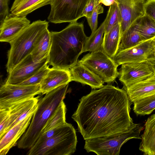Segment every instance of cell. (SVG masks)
<instances>
[{
    "label": "cell",
    "instance_id": "obj_1",
    "mask_svg": "<svg viewBox=\"0 0 155 155\" xmlns=\"http://www.w3.org/2000/svg\"><path fill=\"white\" fill-rule=\"evenodd\" d=\"M79 101L71 117L84 140L118 134L136 124L130 115L132 103L124 87L108 84Z\"/></svg>",
    "mask_w": 155,
    "mask_h": 155
},
{
    "label": "cell",
    "instance_id": "obj_2",
    "mask_svg": "<svg viewBox=\"0 0 155 155\" xmlns=\"http://www.w3.org/2000/svg\"><path fill=\"white\" fill-rule=\"evenodd\" d=\"M51 35L48 63L55 68L70 69L78 62L88 37L83 23H71L61 31L51 32Z\"/></svg>",
    "mask_w": 155,
    "mask_h": 155
},
{
    "label": "cell",
    "instance_id": "obj_3",
    "mask_svg": "<svg viewBox=\"0 0 155 155\" xmlns=\"http://www.w3.org/2000/svg\"><path fill=\"white\" fill-rule=\"evenodd\" d=\"M68 84L62 85L46 93L39 99L38 107L27 129L17 144L18 148L29 149L41 136L42 130L51 114L67 93Z\"/></svg>",
    "mask_w": 155,
    "mask_h": 155
},
{
    "label": "cell",
    "instance_id": "obj_4",
    "mask_svg": "<svg viewBox=\"0 0 155 155\" xmlns=\"http://www.w3.org/2000/svg\"><path fill=\"white\" fill-rule=\"evenodd\" d=\"M48 27V22L45 20L33 21L9 43L6 64L8 73L31 54L38 39Z\"/></svg>",
    "mask_w": 155,
    "mask_h": 155
},
{
    "label": "cell",
    "instance_id": "obj_5",
    "mask_svg": "<svg viewBox=\"0 0 155 155\" xmlns=\"http://www.w3.org/2000/svg\"><path fill=\"white\" fill-rule=\"evenodd\" d=\"M76 131L72 124L61 126L51 137L37 148L29 149L28 155H70L76 150Z\"/></svg>",
    "mask_w": 155,
    "mask_h": 155
},
{
    "label": "cell",
    "instance_id": "obj_6",
    "mask_svg": "<svg viewBox=\"0 0 155 155\" xmlns=\"http://www.w3.org/2000/svg\"><path fill=\"white\" fill-rule=\"evenodd\" d=\"M143 127L136 125L127 131L116 135L85 140L84 149L87 152L98 155H118L123 145L132 139H141Z\"/></svg>",
    "mask_w": 155,
    "mask_h": 155
},
{
    "label": "cell",
    "instance_id": "obj_7",
    "mask_svg": "<svg viewBox=\"0 0 155 155\" xmlns=\"http://www.w3.org/2000/svg\"><path fill=\"white\" fill-rule=\"evenodd\" d=\"M78 62L98 76L104 82L110 84L118 77V66L113 59L102 51L88 53Z\"/></svg>",
    "mask_w": 155,
    "mask_h": 155
},
{
    "label": "cell",
    "instance_id": "obj_8",
    "mask_svg": "<svg viewBox=\"0 0 155 155\" xmlns=\"http://www.w3.org/2000/svg\"><path fill=\"white\" fill-rule=\"evenodd\" d=\"M89 0H52L48 19L54 24L77 21Z\"/></svg>",
    "mask_w": 155,
    "mask_h": 155
},
{
    "label": "cell",
    "instance_id": "obj_9",
    "mask_svg": "<svg viewBox=\"0 0 155 155\" xmlns=\"http://www.w3.org/2000/svg\"><path fill=\"white\" fill-rule=\"evenodd\" d=\"M41 93L40 84L25 85L4 83L0 88V110H7L13 105Z\"/></svg>",
    "mask_w": 155,
    "mask_h": 155
},
{
    "label": "cell",
    "instance_id": "obj_10",
    "mask_svg": "<svg viewBox=\"0 0 155 155\" xmlns=\"http://www.w3.org/2000/svg\"><path fill=\"white\" fill-rule=\"evenodd\" d=\"M119 72V80L124 88L147 79L155 73L147 61L123 64Z\"/></svg>",
    "mask_w": 155,
    "mask_h": 155
},
{
    "label": "cell",
    "instance_id": "obj_11",
    "mask_svg": "<svg viewBox=\"0 0 155 155\" xmlns=\"http://www.w3.org/2000/svg\"><path fill=\"white\" fill-rule=\"evenodd\" d=\"M152 40L145 41L117 52L114 60L119 66L124 63L140 62L155 58Z\"/></svg>",
    "mask_w": 155,
    "mask_h": 155
},
{
    "label": "cell",
    "instance_id": "obj_12",
    "mask_svg": "<svg viewBox=\"0 0 155 155\" xmlns=\"http://www.w3.org/2000/svg\"><path fill=\"white\" fill-rule=\"evenodd\" d=\"M48 63V57L35 63L33 61L31 54L29 55L8 73L5 83L18 84L29 78Z\"/></svg>",
    "mask_w": 155,
    "mask_h": 155
},
{
    "label": "cell",
    "instance_id": "obj_13",
    "mask_svg": "<svg viewBox=\"0 0 155 155\" xmlns=\"http://www.w3.org/2000/svg\"><path fill=\"white\" fill-rule=\"evenodd\" d=\"M121 17L120 24L121 37L127 29L144 14L146 0H115Z\"/></svg>",
    "mask_w": 155,
    "mask_h": 155
},
{
    "label": "cell",
    "instance_id": "obj_14",
    "mask_svg": "<svg viewBox=\"0 0 155 155\" xmlns=\"http://www.w3.org/2000/svg\"><path fill=\"white\" fill-rule=\"evenodd\" d=\"M0 22V41L9 43L31 24L26 16L11 13Z\"/></svg>",
    "mask_w": 155,
    "mask_h": 155
},
{
    "label": "cell",
    "instance_id": "obj_15",
    "mask_svg": "<svg viewBox=\"0 0 155 155\" xmlns=\"http://www.w3.org/2000/svg\"><path fill=\"white\" fill-rule=\"evenodd\" d=\"M39 97L38 96L24 100L13 105L7 109L8 117L5 134L18 123L30 114L35 112L38 107Z\"/></svg>",
    "mask_w": 155,
    "mask_h": 155
},
{
    "label": "cell",
    "instance_id": "obj_16",
    "mask_svg": "<svg viewBox=\"0 0 155 155\" xmlns=\"http://www.w3.org/2000/svg\"><path fill=\"white\" fill-rule=\"evenodd\" d=\"M35 113H31L8 130L0 139V155L7 154L28 127Z\"/></svg>",
    "mask_w": 155,
    "mask_h": 155
},
{
    "label": "cell",
    "instance_id": "obj_17",
    "mask_svg": "<svg viewBox=\"0 0 155 155\" xmlns=\"http://www.w3.org/2000/svg\"><path fill=\"white\" fill-rule=\"evenodd\" d=\"M71 81L69 69L50 68L40 84L41 94H45L59 87L69 84Z\"/></svg>",
    "mask_w": 155,
    "mask_h": 155
},
{
    "label": "cell",
    "instance_id": "obj_18",
    "mask_svg": "<svg viewBox=\"0 0 155 155\" xmlns=\"http://www.w3.org/2000/svg\"><path fill=\"white\" fill-rule=\"evenodd\" d=\"M69 70L71 81L88 85L94 89L100 88L104 86V82L100 77L78 61Z\"/></svg>",
    "mask_w": 155,
    "mask_h": 155
},
{
    "label": "cell",
    "instance_id": "obj_19",
    "mask_svg": "<svg viewBox=\"0 0 155 155\" xmlns=\"http://www.w3.org/2000/svg\"><path fill=\"white\" fill-rule=\"evenodd\" d=\"M124 89L132 103L155 93V72L148 78Z\"/></svg>",
    "mask_w": 155,
    "mask_h": 155
},
{
    "label": "cell",
    "instance_id": "obj_20",
    "mask_svg": "<svg viewBox=\"0 0 155 155\" xmlns=\"http://www.w3.org/2000/svg\"><path fill=\"white\" fill-rule=\"evenodd\" d=\"M139 149L145 155H155V114L147 119L144 124Z\"/></svg>",
    "mask_w": 155,
    "mask_h": 155
},
{
    "label": "cell",
    "instance_id": "obj_21",
    "mask_svg": "<svg viewBox=\"0 0 155 155\" xmlns=\"http://www.w3.org/2000/svg\"><path fill=\"white\" fill-rule=\"evenodd\" d=\"M120 23L114 26L106 34H104L103 51L114 59L118 52L121 40Z\"/></svg>",
    "mask_w": 155,
    "mask_h": 155
},
{
    "label": "cell",
    "instance_id": "obj_22",
    "mask_svg": "<svg viewBox=\"0 0 155 155\" xmlns=\"http://www.w3.org/2000/svg\"><path fill=\"white\" fill-rule=\"evenodd\" d=\"M52 0H15L11 13L18 16H26L28 14L43 6L50 5Z\"/></svg>",
    "mask_w": 155,
    "mask_h": 155
},
{
    "label": "cell",
    "instance_id": "obj_23",
    "mask_svg": "<svg viewBox=\"0 0 155 155\" xmlns=\"http://www.w3.org/2000/svg\"><path fill=\"white\" fill-rule=\"evenodd\" d=\"M51 45V32L48 29L38 39L31 54L33 61L38 62L48 57Z\"/></svg>",
    "mask_w": 155,
    "mask_h": 155
},
{
    "label": "cell",
    "instance_id": "obj_24",
    "mask_svg": "<svg viewBox=\"0 0 155 155\" xmlns=\"http://www.w3.org/2000/svg\"><path fill=\"white\" fill-rule=\"evenodd\" d=\"M135 29L145 41L155 38V20L144 14L134 22Z\"/></svg>",
    "mask_w": 155,
    "mask_h": 155
},
{
    "label": "cell",
    "instance_id": "obj_25",
    "mask_svg": "<svg viewBox=\"0 0 155 155\" xmlns=\"http://www.w3.org/2000/svg\"><path fill=\"white\" fill-rule=\"evenodd\" d=\"M62 100L51 114L43 127L41 135L46 131L65 124L66 121V106Z\"/></svg>",
    "mask_w": 155,
    "mask_h": 155
},
{
    "label": "cell",
    "instance_id": "obj_26",
    "mask_svg": "<svg viewBox=\"0 0 155 155\" xmlns=\"http://www.w3.org/2000/svg\"><path fill=\"white\" fill-rule=\"evenodd\" d=\"M106 23L105 19L98 28L87 37L85 43L83 52L88 51L92 52L100 50L103 51V35L105 32Z\"/></svg>",
    "mask_w": 155,
    "mask_h": 155
},
{
    "label": "cell",
    "instance_id": "obj_27",
    "mask_svg": "<svg viewBox=\"0 0 155 155\" xmlns=\"http://www.w3.org/2000/svg\"><path fill=\"white\" fill-rule=\"evenodd\" d=\"M145 41L136 31L134 22L122 35L117 52L133 47Z\"/></svg>",
    "mask_w": 155,
    "mask_h": 155
},
{
    "label": "cell",
    "instance_id": "obj_28",
    "mask_svg": "<svg viewBox=\"0 0 155 155\" xmlns=\"http://www.w3.org/2000/svg\"><path fill=\"white\" fill-rule=\"evenodd\" d=\"M134 104L133 110L137 115H149L155 109V93Z\"/></svg>",
    "mask_w": 155,
    "mask_h": 155
},
{
    "label": "cell",
    "instance_id": "obj_29",
    "mask_svg": "<svg viewBox=\"0 0 155 155\" xmlns=\"http://www.w3.org/2000/svg\"><path fill=\"white\" fill-rule=\"evenodd\" d=\"M106 23L104 34H106L115 25L121 21L120 12L117 3L115 2L110 6L105 18Z\"/></svg>",
    "mask_w": 155,
    "mask_h": 155
},
{
    "label": "cell",
    "instance_id": "obj_30",
    "mask_svg": "<svg viewBox=\"0 0 155 155\" xmlns=\"http://www.w3.org/2000/svg\"><path fill=\"white\" fill-rule=\"evenodd\" d=\"M47 64L28 79L18 85H31L40 84L48 71L49 65Z\"/></svg>",
    "mask_w": 155,
    "mask_h": 155
},
{
    "label": "cell",
    "instance_id": "obj_31",
    "mask_svg": "<svg viewBox=\"0 0 155 155\" xmlns=\"http://www.w3.org/2000/svg\"><path fill=\"white\" fill-rule=\"evenodd\" d=\"M95 5L92 15L91 17L87 18L88 24L91 30L92 33L94 32L97 29V18L99 14L104 12L102 6L99 3L100 0H95Z\"/></svg>",
    "mask_w": 155,
    "mask_h": 155
},
{
    "label": "cell",
    "instance_id": "obj_32",
    "mask_svg": "<svg viewBox=\"0 0 155 155\" xmlns=\"http://www.w3.org/2000/svg\"><path fill=\"white\" fill-rule=\"evenodd\" d=\"M61 126L43 133L38 138L34 145L29 149H34L39 147L45 141L52 137Z\"/></svg>",
    "mask_w": 155,
    "mask_h": 155
},
{
    "label": "cell",
    "instance_id": "obj_33",
    "mask_svg": "<svg viewBox=\"0 0 155 155\" xmlns=\"http://www.w3.org/2000/svg\"><path fill=\"white\" fill-rule=\"evenodd\" d=\"M8 117L7 109L0 110V139L5 134V132L7 127Z\"/></svg>",
    "mask_w": 155,
    "mask_h": 155
},
{
    "label": "cell",
    "instance_id": "obj_34",
    "mask_svg": "<svg viewBox=\"0 0 155 155\" xmlns=\"http://www.w3.org/2000/svg\"><path fill=\"white\" fill-rule=\"evenodd\" d=\"M144 14L155 20V0H150L144 6Z\"/></svg>",
    "mask_w": 155,
    "mask_h": 155
},
{
    "label": "cell",
    "instance_id": "obj_35",
    "mask_svg": "<svg viewBox=\"0 0 155 155\" xmlns=\"http://www.w3.org/2000/svg\"><path fill=\"white\" fill-rule=\"evenodd\" d=\"M8 0H0V22L2 21L9 14Z\"/></svg>",
    "mask_w": 155,
    "mask_h": 155
},
{
    "label": "cell",
    "instance_id": "obj_36",
    "mask_svg": "<svg viewBox=\"0 0 155 155\" xmlns=\"http://www.w3.org/2000/svg\"><path fill=\"white\" fill-rule=\"evenodd\" d=\"M95 5V0H89L82 14V17L89 18L91 17Z\"/></svg>",
    "mask_w": 155,
    "mask_h": 155
},
{
    "label": "cell",
    "instance_id": "obj_37",
    "mask_svg": "<svg viewBox=\"0 0 155 155\" xmlns=\"http://www.w3.org/2000/svg\"><path fill=\"white\" fill-rule=\"evenodd\" d=\"M116 2L115 0H100L99 3L106 6H110ZM117 3V2H116Z\"/></svg>",
    "mask_w": 155,
    "mask_h": 155
},
{
    "label": "cell",
    "instance_id": "obj_38",
    "mask_svg": "<svg viewBox=\"0 0 155 155\" xmlns=\"http://www.w3.org/2000/svg\"><path fill=\"white\" fill-rule=\"evenodd\" d=\"M151 65L155 72V58L150 59L147 61Z\"/></svg>",
    "mask_w": 155,
    "mask_h": 155
},
{
    "label": "cell",
    "instance_id": "obj_39",
    "mask_svg": "<svg viewBox=\"0 0 155 155\" xmlns=\"http://www.w3.org/2000/svg\"><path fill=\"white\" fill-rule=\"evenodd\" d=\"M152 44L155 56V38L152 40Z\"/></svg>",
    "mask_w": 155,
    "mask_h": 155
},
{
    "label": "cell",
    "instance_id": "obj_40",
    "mask_svg": "<svg viewBox=\"0 0 155 155\" xmlns=\"http://www.w3.org/2000/svg\"><path fill=\"white\" fill-rule=\"evenodd\" d=\"M146 0L148 1H149V0Z\"/></svg>",
    "mask_w": 155,
    "mask_h": 155
},
{
    "label": "cell",
    "instance_id": "obj_41",
    "mask_svg": "<svg viewBox=\"0 0 155 155\" xmlns=\"http://www.w3.org/2000/svg\"><path fill=\"white\" fill-rule=\"evenodd\" d=\"M9 2L10 0H8Z\"/></svg>",
    "mask_w": 155,
    "mask_h": 155
}]
</instances>
